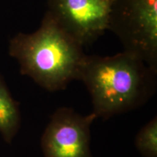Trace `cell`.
Wrapping results in <instances>:
<instances>
[{"mask_svg":"<svg viewBox=\"0 0 157 157\" xmlns=\"http://www.w3.org/2000/svg\"><path fill=\"white\" fill-rule=\"evenodd\" d=\"M96 119L93 112L83 116L71 108L57 109L42 137L44 157H93L90 127Z\"/></svg>","mask_w":157,"mask_h":157,"instance_id":"cell-4","label":"cell"},{"mask_svg":"<svg viewBox=\"0 0 157 157\" xmlns=\"http://www.w3.org/2000/svg\"><path fill=\"white\" fill-rule=\"evenodd\" d=\"M83 48L46 12L36 31L18 33L10 39L8 52L18 63L21 74L55 92L78 80L86 56Z\"/></svg>","mask_w":157,"mask_h":157,"instance_id":"cell-2","label":"cell"},{"mask_svg":"<svg viewBox=\"0 0 157 157\" xmlns=\"http://www.w3.org/2000/svg\"><path fill=\"white\" fill-rule=\"evenodd\" d=\"M157 71L123 51L111 56H87L78 80L89 92L96 118L107 119L146 104L156 90Z\"/></svg>","mask_w":157,"mask_h":157,"instance_id":"cell-1","label":"cell"},{"mask_svg":"<svg viewBox=\"0 0 157 157\" xmlns=\"http://www.w3.org/2000/svg\"><path fill=\"white\" fill-rule=\"evenodd\" d=\"M108 30L157 71V0H111Z\"/></svg>","mask_w":157,"mask_h":157,"instance_id":"cell-3","label":"cell"},{"mask_svg":"<svg viewBox=\"0 0 157 157\" xmlns=\"http://www.w3.org/2000/svg\"><path fill=\"white\" fill-rule=\"evenodd\" d=\"M135 145L143 157H157V117L147 122L137 132Z\"/></svg>","mask_w":157,"mask_h":157,"instance_id":"cell-7","label":"cell"},{"mask_svg":"<svg viewBox=\"0 0 157 157\" xmlns=\"http://www.w3.org/2000/svg\"><path fill=\"white\" fill-rule=\"evenodd\" d=\"M21 121L18 104L0 75V134L5 142L13 141L21 127Z\"/></svg>","mask_w":157,"mask_h":157,"instance_id":"cell-6","label":"cell"},{"mask_svg":"<svg viewBox=\"0 0 157 157\" xmlns=\"http://www.w3.org/2000/svg\"><path fill=\"white\" fill-rule=\"evenodd\" d=\"M111 0H48V10L71 36L85 47L109 28Z\"/></svg>","mask_w":157,"mask_h":157,"instance_id":"cell-5","label":"cell"}]
</instances>
